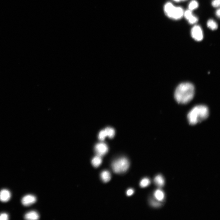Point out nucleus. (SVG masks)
<instances>
[{
	"instance_id": "nucleus-20",
	"label": "nucleus",
	"mask_w": 220,
	"mask_h": 220,
	"mask_svg": "<svg viewBox=\"0 0 220 220\" xmlns=\"http://www.w3.org/2000/svg\"><path fill=\"white\" fill-rule=\"evenodd\" d=\"M193 15L192 11L189 10H186L185 12H184L183 15L185 18L187 20L189 19Z\"/></svg>"
},
{
	"instance_id": "nucleus-4",
	"label": "nucleus",
	"mask_w": 220,
	"mask_h": 220,
	"mask_svg": "<svg viewBox=\"0 0 220 220\" xmlns=\"http://www.w3.org/2000/svg\"><path fill=\"white\" fill-rule=\"evenodd\" d=\"M130 163L126 158H121L115 160L111 167L113 172L117 174H121L126 172L129 168Z\"/></svg>"
},
{
	"instance_id": "nucleus-1",
	"label": "nucleus",
	"mask_w": 220,
	"mask_h": 220,
	"mask_svg": "<svg viewBox=\"0 0 220 220\" xmlns=\"http://www.w3.org/2000/svg\"><path fill=\"white\" fill-rule=\"evenodd\" d=\"M194 92V87L192 83H182L178 86L175 91V98L178 103L186 104L193 99Z\"/></svg>"
},
{
	"instance_id": "nucleus-3",
	"label": "nucleus",
	"mask_w": 220,
	"mask_h": 220,
	"mask_svg": "<svg viewBox=\"0 0 220 220\" xmlns=\"http://www.w3.org/2000/svg\"><path fill=\"white\" fill-rule=\"evenodd\" d=\"M164 11L167 17L175 20L181 19L184 13L182 7H175L170 2H167L165 4Z\"/></svg>"
},
{
	"instance_id": "nucleus-17",
	"label": "nucleus",
	"mask_w": 220,
	"mask_h": 220,
	"mask_svg": "<svg viewBox=\"0 0 220 220\" xmlns=\"http://www.w3.org/2000/svg\"><path fill=\"white\" fill-rule=\"evenodd\" d=\"M150 183V180L147 178H145L141 181L140 185L141 187L144 188L148 186Z\"/></svg>"
},
{
	"instance_id": "nucleus-16",
	"label": "nucleus",
	"mask_w": 220,
	"mask_h": 220,
	"mask_svg": "<svg viewBox=\"0 0 220 220\" xmlns=\"http://www.w3.org/2000/svg\"><path fill=\"white\" fill-rule=\"evenodd\" d=\"M198 6V4L196 0H192L189 4V10L192 11L196 9Z\"/></svg>"
},
{
	"instance_id": "nucleus-12",
	"label": "nucleus",
	"mask_w": 220,
	"mask_h": 220,
	"mask_svg": "<svg viewBox=\"0 0 220 220\" xmlns=\"http://www.w3.org/2000/svg\"><path fill=\"white\" fill-rule=\"evenodd\" d=\"M154 182L157 186L159 187L163 186L164 184V178L161 175H157L155 178Z\"/></svg>"
},
{
	"instance_id": "nucleus-21",
	"label": "nucleus",
	"mask_w": 220,
	"mask_h": 220,
	"mask_svg": "<svg viewBox=\"0 0 220 220\" xmlns=\"http://www.w3.org/2000/svg\"><path fill=\"white\" fill-rule=\"evenodd\" d=\"M220 0H213L212 4L214 7H219L220 4Z\"/></svg>"
},
{
	"instance_id": "nucleus-13",
	"label": "nucleus",
	"mask_w": 220,
	"mask_h": 220,
	"mask_svg": "<svg viewBox=\"0 0 220 220\" xmlns=\"http://www.w3.org/2000/svg\"><path fill=\"white\" fill-rule=\"evenodd\" d=\"M207 25L208 28L213 30L216 29L218 27L217 23L212 19H209L208 21Z\"/></svg>"
},
{
	"instance_id": "nucleus-26",
	"label": "nucleus",
	"mask_w": 220,
	"mask_h": 220,
	"mask_svg": "<svg viewBox=\"0 0 220 220\" xmlns=\"http://www.w3.org/2000/svg\"><path fill=\"white\" fill-rule=\"evenodd\" d=\"M173 1L175 2H178L181 1H186V0H173Z\"/></svg>"
},
{
	"instance_id": "nucleus-19",
	"label": "nucleus",
	"mask_w": 220,
	"mask_h": 220,
	"mask_svg": "<svg viewBox=\"0 0 220 220\" xmlns=\"http://www.w3.org/2000/svg\"><path fill=\"white\" fill-rule=\"evenodd\" d=\"M198 18L193 15L187 20L189 23L191 24H194L198 21Z\"/></svg>"
},
{
	"instance_id": "nucleus-9",
	"label": "nucleus",
	"mask_w": 220,
	"mask_h": 220,
	"mask_svg": "<svg viewBox=\"0 0 220 220\" xmlns=\"http://www.w3.org/2000/svg\"><path fill=\"white\" fill-rule=\"evenodd\" d=\"M39 214L36 211H31L27 213L25 216L26 220H36L39 219Z\"/></svg>"
},
{
	"instance_id": "nucleus-24",
	"label": "nucleus",
	"mask_w": 220,
	"mask_h": 220,
	"mask_svg": "<svg viewBox=\"0 0 220 220\" xmlns=\"http://www.w3.org/2000/svg\"><path fill=\"white\" fill-rule=\"evenodd\" d=\"M134 191L132 189H129L128 190L127 192V194L128 196H130L132 195L134 193Z\"/></svg>"
},
{
	"instance_id": "nucleus-7",
	"label": "nucleus",
	"mask_w": 220,
	"mask_h": 220,
	"mask_svg": "<svg viewBox=\"0 0 220 220\" xmlns=\"http://www.w3.org/2000/svg\"><path fill=\"white\" fill-rule=\"evenodd\" d=\"M37 201L36 197L32 195H28L24 197L22 200L23 204L25 206H29L34 203Z\"/></svg>"
},
{
	"instance_id": "nucleus-11",
	"label": "nucleus",
	"mask_w": 220,
	"mask_h": 220,
	"mask_svg": "<svg viewBox=\"0 0 220 220\" xmlns=\"http://www.w3.org/2000/svg\"><path fill=\"white\" fill-rule=\"evenodd\" d=\"M102 159L101 156L97 155L92 159L91 164L93 166L95 167H98L101 164Z\"/></svg>"
},
{
	"instance_id": "nucleus-8",
	"label": "nucleus",
	"mask_w": 220,
	"mask_h": 220,
	"mask_svg": "<svg viewBox=\"0 0 220 220\" xmlns=\"http://www.w3.org/2000/svg\"><path fill=\"white\" fill-rule=\"evenodd\" d=\"M11 197V194L8 190L3 189L0 192V201L6 202L8 201Z\"/></svg>"
},
{
	"instance_id": "nucleus-2",
	"label": "nucleus",
	"mask_w": 220,
	"mask_h": 220,
	"mask_svg": "<svg viewBox=\"0 0 220 220\" xmlns=\"http://www.w3.org/2000/svg\"><path fill=\"white\" fill-rule=\"evenodd\" d=\"M209 114V110L206 106L200 105L194 107L189 113L187 118L191 125H194L206 119Z\"/></svg>"
},
{
	"instance_id": "nucleus-14",
	"label": "nucleus",
	"mask_w": 220,
	"mask_h": 220,
	"mask_svg": "<svg viewBox=\"0 0 220 220\" xmlns=\"http://www.w3.org/2000/svg\"><path fill=\"white\" fill-rule=\"evenodd\" d=\"M154 196L157 200L162 201L164 198L163 192L160 190H156L154 192Z\"/></svg>"
},
{
	"instance_id": "nucleus-6",
	"label": "nucleus",
	"mask_w": 220,
	"mask_h": 220,
	"mask_svg": "<svg viewBox=\"0 0 220 220\" xmlns=\"http://www.w3.org/2000/svg\"><path fill=\"white\" fill-rule=\"evenodd\" d=\"M95 149L97 155L102 156L107 153L108 148L107 144L102 142L96 145Z\"/></svg>"
},
{
	"instance_id": "nucleus-5",
	"label": "nucleus",
	"mask_w": 220,
	"mask_h": 220,
	"mask_svg": "<svg viewBox=\"0 0 220 220\" xmlns=\"http://www.w3.org/2000/svg\"><path fill=\"white\" fill-rule=\"evenodd\" d=\"M191 34L192 37L197 41H202L203 38V34L201 27L199 26H194L191 29Z\"/></svg>"
},
{
	"instance_id": "nucleus-15",
	"label": "nucleus",
	"mask_w": 220,
	"mask_h": 220,
	"mask_svg": "<svg viewBox=\"0 0 220 220\" xmlns=\"http://www.w3.org/2000/svg\"><path fill=\"white\" fill-rule=\"evenodd\" d=\"M104 130L106 133L107 137L110 138H112L114 137L115 131L114 129L111 127H107Z\"/></svg>"
},
{
	"instance_id": "nucleus-25",
	"label": "nucleus",
	"mask_w": 220,
	"mask_h": 220,
	"mask_svg": "<svg viewBox=\"0 0 220 220\" xmlns=\"http://www.w3.org/2000/svg\"><path fill=\"white\" fill-rule=\"evenodd\" d=\"M220 9H219L217 10V11L216 12V15L217 16V17L219 18H220Z\"/></svg>"
},
{
	"instance_id": "nucleus-10",
	"label": "nucleus",
	"mask_w": 220,
	"mask_h": 220,
	"mask_svg": "<svg viewBox=\"0 0 220 220\" xmlns=\"http://www.w3.org/2000/svg\"><path fill=\"white\" fill-rule=\"evenodd\" d=\"M102 181L105 183L109 182L111 179V175L109 172L107 170L102 172L100 175Z\"/></svg>"
},
{
	"instance_id": "nucleus-23",
	"label": "nucleus",
	"mask_w": 220,
	"mask_h": 220,
	"mask_svg": "<svg viewBox=\"0 0 220 220\" xmlns=\"http://www.w3.org/2000/svg\"><path fill=\"white\" fill-rule=\"evenodd\" d=\"M151 205L154 207H158L160 206V204L159 203L157 202L154 201H151Z\"/></svg>"
},
{
	"instance_id": "nucleus-18",
	"label": "nucleus",
	"mask_w": 220,
	"mask_h": 220,
	"mask_svg": "<svg viewBox=\"0 0 220 220\" xmlns=\"http://www.w3.org/2000/svg\"><path fill=\"white\" fill-rule=\"evenodd\" d=\"M107 137V135L104 130L101 131L99 133L98 138L101 141L104 140Z\"/></svg>"
},
{
	"instance_id": "nucleus-22",
	"label": "nucleus",
	"mask_w": 220,
	"mask_h": 220,
	"mask_svg": "<svg viewBox=\"0 0 220 220\" xmlns=\"http://www.w3.org/2000/svg\"><path fill=\"white\" fill-rule=\"evenodd\" d=\"M8 219V216L7 213H3L0 215V220H7Z\"/></svg>"
}]
</instances>
